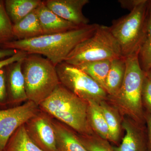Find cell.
Returning <instances> with one entry per match:
<instances>
[{"label": "cell", "instance_id": "8fae6325", "mask_svg": "<svg viewBox=\"0 0 151 151\" xmlns=\"http://www.w3.org/2000/svg\"><path fill=\"white\" fill-rule=\"evenodd\" d=\"M24 59L5 67L9 108L19 106L28 100L24 77L22 71V63Z\"/></svg>", "mask_w": 151, "mask_h": 151}, {"label": "cell", "instance_id": "9a60e30c", "mask_svg": "<svg viewBox=\"0 0 151 151\" xmlns=\"http://www.w3.org/2000/svg\"><path fill=\"white\" fill-rule=\"evenodd\" d=\"M37 8L18 22L13 24V34L16 40H25L43 35Z\"/></svg>", "mask_w": 151, "mask_h": 151}, {"label": "cell", "instance_id": "f1b7e54d", "mask_svg": "<svg viewBox=\"0 0 151 151\" xmlns=\"http://www.w3.org/2000/svg\"><path fill=\"white\" fill-rule=\"evenodd\" d=\"M145 119L147 127L148 144L147 151H151V114L147 112L145 115Z\"/></svg>", "mask_w": 151, "mask_h": 151}, {"label": "cell", "instance_id": "5b68a950", "mask_svg": "<svg viewBox=\"0 0 151 151\" xmlns=\"http://www.w3.org/2000/svg\"><path fill=\"white\" fill-rule=\"evenodd\" d=\"M122 57L120 45L110 27L99 25L91 36L76 45L64 62L78 66L85 63Z\"/></svg>", "mask_w": 151, "mask_h": 151}, {"label": "cell", "instance_id": "ba28073f", "mask_svg": "<svg viewBox=\"0 0 151 151\" xmlns=\"http://www.w3.org/2000/svg\"><path fill=\"white\" fill-rule=\"evenodd\" d=\"M40 110L29 100L22 105L0 109V150H4L12 135Z\"/></svg>", "mask_w": 151, "mask_h": 151}, {"label": "cell", "instance_id": "484cf974", "mask_svg": "<svg viewBox=\"0 0 151 151\" xmlns=\"http://www.w3.org/2000/svg\"><path fill=\"white\" fill-rule=\"evenodd\" d=\"M9 108L5 67L0 69V109Z\"/></svg>", "mask_w": 151, "mask_h": 151}, {"label": "cell", "instance_id": "ffe728a7", "mask_svg": "<svg viewBox=\"0 0 151 151\" xmlns=\"http://www.w3.org/2000/svg\"><path fill=\"white\" fill-rule=\"evenodd\" d=\"M5 151H43L31 139L25 129L24 124L18 128L9 139Z\"/></svg>", "mask_w": 151, "mask_h": 151}, {"label": "cell", "instance_id": "3957f363", "mask_svg": "<svg viewBox=\"0 0 151 151\" xmlns=\"http://www.w3.org/2000/svg\"><path fill=\"white\" fill-rule=\"evenodd\" d=\"M125 58L127 68L122 86L114 96H108L107 100L123 116L141 124L145 119L142 100L145 72L140 65L138 53Z\"/></svg>", "mask_w": 151, "mask_h": 151}, {"label": "cell", "instance_id": "1f68e13d", "mask_svg": "<svg viewBox=\"0 0 151 151\" xmlns=\"http://www.w3.org/2000/svg\"><path fill=\"white\" fill-rule=\"evenodd\" d=\"M0 151H5L4 150H0Z\"/></svg>", "mask_w": 151, "mask_h": 151}, {"label": "cell", "instance_id": "44dd1931", "mask_svg": "<svg viewBox=\"0 0 151 151\" xmlns=\"http://www.w3.org/2000/svg\"><path fill=\"white\" fill-rule=\"evenodd\" d=\"M138 56L142 69L144 72H148L151 69V1H149L145 31L140 45Z\"/></svg>", "mask_w": 151, "mask_h": 151}, {"label": "cell", "instance_id": "5bb4252c", "mask_svg": "<svg viewBox=\"0 0 151 151\" xmlns=\"http://www.w3.org/2000/svg\"><path fill=\"white\" fill-rule=\"evenodd\" d=\"M57 151H88L81 142L78 134L65 124L53 119Z\"/></svg>", "mask_w": 151, "mask_h": 151}, {"label": "cell", "instance_id": "e0dca14e", "mask_svg": "<svg viewBox=\"0 0 151 151\" xmlns=\"http://www.w3.org/2000/svg\"><path fill=\"white\" fill-rule=\"evenodd\" d=\"M108 128V141L118 142L121 135L122 120L119 110L107 100L99 103Z\"/></svg>", "mask_w": 151, "mask_h": 151}, {"label": "cell", "instance_id": "d6986e66", "mask_svg": "<svg viewBox=\"0 0 151 151\" xmlns=\"http://www.w3.org/2000/svg\"><path fill=\"white\" fill-rule=\"evenodd\" d=\"M88 103V119L92 130L100 138L108 141V125L99 103L90 101Z\"/></svg>", "mask_w": 151, "mask_h": 151}, {"label": "cell", "instance_id": "83f0119b", "mask_svg": "<svg viewBox=\"0 0 151 151\" xmlns=\"http://www.w3.org/2000/svg\"><path fill=\"white\" fill-rule=\"evenodd\" d=\"M140 1L141 0H120L118 2L120 4L122 7L131 11L137 5Z\"/></svg>", "mask_w": 151, "mask_h": 151}, {"label": "cell", "instance_id": "ac0fdd59", "mask_svg": "<svg viewBox=\"0 0 151 151\" xmlns=\"http://www.w3.org/2000/svg\"><path fill=\"white\" fill-rule=\"evenodd\" d=\"M41 0H6L5 8L13 24H15L39 6Z\"/></svg>", "mask_w": 151, "mask_h": 151}, {"label": "cell", "instance_id": "4316f807", "mask_svg": "<svg viewBox=\"0 0 151 151\" xmlns=\"http://www.w3.org/2000/svg\"><path fill=\"white\" fill-rule=\"evenodd\" d=\"M27 55V53L24 52L17 50V53L13 56L0 60V69L13 63L24 59Z\"/></svg>", "mask_w": 151, "mask_h": 151}, {"label": "cell", "instance_id": "8992f818", "mask_svg": "<svg viewBox=\"0 0 151 151\" xmlns=\"http://www.w3.org/2000/svg\"><path fill=\"white\" fill-rule=\"evenodd\" d=\"M149 1L141 0L129 13L114 20L110 27L111 33L120 45L123 57L138 54L145 31Z\"/></svg>", "mask_w": 151, "mask_h": 151}, {"label": "cell", "instance_id": "7402d4cb", "mask_svg": "<svg viewBox=\"0 0 151 151\" xmlns=\"http://www.w3.org/2000/svg\"><path fill=\"white\" fill-rule=\"evenodd\" d=\"M111 61L110 60H96L85 63L76 67L93 78L105 90V81Z\"/></svg>", "mask_w": 151, "mask_h": 151}, {"label": "cell", "instance_id": "30bf717a", "mask_svg": "<svg viewBox=\"0 0 151 151\" xmlns=\"http://www.w3.org/2000/svg\"><path fill=\"white\" fill-rule=\"evenodd\" d=\"M49 9L67 21L78 27L89 24V19L82 12L89 0H45L43 1Z\"/></svg>", "mask_w": 151, "mask_h": 151}, {"label": "cell", "instance_id": "7c38bea8", "mask_svg": "<svg viewBox=\"0 0 151 151\" xmlns=\"http://www.w3.org/2000/svg\"><path fill=\"white\" fill-rule=\"evenodd\" d=\"M37 10L43 35L61 33L80 27L58 16L46 6L43 1Z\"/></svg>", "mask_w": 151, "mask_h": 151}, {"label": "cell", "instance_id": "d4e9b609", "mask_svg": "<svg viewBox=\"0 0 151 151\" xmlns=\"http://www.w3.org/2000/svg\"><path fill=\"white\" fill-rule=\"evenodd\" d=\"M143 105L151 114V77L148 72H145L142 89Z\"/></svg>", "mask_w": 151, "mask_h": 151}, {"label": "cell", "instance_id": "4fadbf2b", "mask_svg": "<svg viewBox=\"0 0 151 151\" xmlns=\"http://www.w3.org/2000/svg\"><path fill=\"white\" fill-rule=\"evenodd\" d=\"M139 125L129 117L123 118L122 128L126 133L120 145L113 147V151H147Z\"/></svg>", "mask_w": 151, "mask_h": 151}, {"label": "cell", "instance_id": "7a4b0ae2", "mask_svg": "<svg viewBox=\"0 0 151 151\" xmlns=\"http://www.w3.org/2000/svg\"><path fill=\"white\" fill-rule=\"evenodd\" d=\"M39 107L79 134L90 135L94 133L88 119V103L61 84Z\"/></svg>", "mask_w": 151, "mask_h": 151}, {"label": "cell", "instance_id": "277c9868", "mask_svg": "<svg viewBox=\"0 0 151 151\" xmlns=\"http://www.w3.org/2000/svg\"><path fill=\"white\" fill-rule=\"evenodd\" d=\"M22 68L28 100L38 106L60 84L56 66L40 55L27 54Z\"/></svg>", "mask_w": 151, "mask_h": 151}, {"label": "cell", "instance_id": "2e32d148", "mask_svg": "<svg viewBox=\"0 0 151 151\" xmlns=\"http://www.w3.org/2000/svg\"><path fill=\"white\" fill-rule=\"evenodd\" d=\"M126 68L125 58L122 57L111 60L105 81V90L108 96H114L120 90L125 77Z\"/></svg>", "mask_w": 151, "mask_h": 151}, {"label": "cell", "instance_id": "6da1fadb", "mask_svg": "<svg viewBox=\"0 0 151 151\" xmlns=\"http://www.w3.org/2000/svg\"><path fill=\"white\" fill-rule=\"evenodd\" d=\"M99 25L89 24L61 33L43 35L25 40H12L5 44L1 49L42 55L56 66L65 61L76 45L91 36Z\"/></svg>", "mask_w": 151, "mask_h": 151}, {"label": "cell", "instance_id": "52a82bcc", "mask_svg": "<svg viewBox=\"0 0 151 151\" xmlns=\"http://www.w3.org/2000/svg\"><path fill=\"white\" fill-rule=\"evenodd\" d=\"M56 68L60 84L79 98L87 103L107 100L105 89L78 67L63 62Z\"/></svg>", "mask_w": 151, "mask_h": 151}, {"label": "cell", "instance_id": "cb8c5ba5", "mask_svg": "<svg viewBox=\"0 0 151 151\" xmlns=\"http://www.w3.org/2000/svg\"><path fill=\"white\" fill-rule=\"evenodd\" d=\"M77 134L81 142L88 151H113V147L108 140L100 138L95 133L90 135Z\"/></svg>", "mask_w": 151, "mask_h": 151}, {"label": "cell", "instance_id": "603a6c76", "mask_svg": "<svg viewBox=\"0 0 151 151\" xmlns=\"http://www.w3.org/2000/svg\"><path fill=\"white\" fill-rule=\"evenodd\" d=\"M13 24L6 12L4 2L0 1V48L7 42L13 40Z\"/></svg>", "mask_w": 151, "mask_h": 151}, {"label": "cell", "instance_id": "f546056e", "mask_svg": "<svg viewBox=\"0 0 151 151\" xmlns=\"http://www.w3.org/2000/svg\"><path fill=\"white\" fill-rule=\"evenodd\" d=\"M17 50L13 49L0 50V60L6 59L15 54Z\"/></svg>", "mask_w": 151, "mask_h": 151}, {"label": "cell", "instance_id": "4dcf8cb0", "mask_svg": "<svg viewBox=\"0 0 151 151\" xmlns=\"http://www.w3.org/2000/svg\"><path fill=\"white\" fill-rule=\"evenodd\" d=\"M148 72L149 74H150V76L151 77V69H150V70H149L148 72Z\"/></svg>", "mask_w": 151, "mask_h": 151}, {"label": "cell", "instance_id": "9c48e42d", "mask_svg": "<svg viewBox=\"0 0 151 151\" xmlns=\"http://www.w3.org/2000/svg\"><path fill=\"white\" fill-rule=\"evenodd\" d=\"M53 118L40 109L24 124L31 139L43 151H57Z\"/></svg>", "mask_w": 151, "mask_h": 151}]
</instances>
